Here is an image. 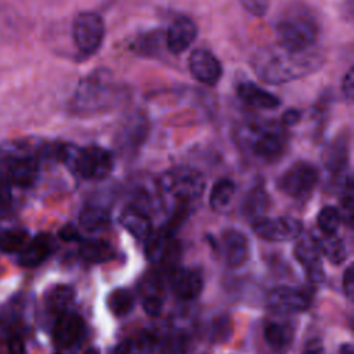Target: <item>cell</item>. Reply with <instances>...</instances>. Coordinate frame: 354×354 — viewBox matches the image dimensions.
<instances>
[{"instance_id":"6da1fadb","label":"cell","mask_w":354,"mask_h":354,"mask_svg":"<svg viewBox=\"0 0 354 354\" xmlns=\"http://www.w3.org/2000/svg\"><path fill=\"white\" fill-rule=\"evenodd\" d=\"M324 57L318 48L296 51L278 43L259 50L252 66L260 80L268 84H282L315 72Z\"/></svg>"},{"instance_id":"7a4b0ae2","label":"cell","mask_w":354,"mask_h":354,"mask_svg":"<svg viewBox=\"0 0 354 354\" xmlns=\"http://www.w3.org/2000/svg\"><path fill=\"white\" fill-rule=\"evenodd\" d=\"M122 87L106 69H97L80 80L72 98L77 115H95L113 108L122 100Z\"/></svg>"},{"instance_id":"3957f363","label":"cell","mask_w":354,"mask_h":354,"mask_svg":"<svg viewBox=\"0 0 354 354\" xmlns=\"http://www.w3.org/2000/svg\"><path fill=\"white\" fill-rule=\"evenodd\" d=\"M275 32L278 44L306 51L315 48L319 37V22L310 8L304 6H292L286 8L277 21Z\"/></svg>"},{"instance_id":"277c9868","label":"cell","mask_w":354,"mask_h":354,"mask_svg":"<svg viewBox=\"0 0 354 354\" xmlns=\"http://www.w3.org/2000/svg\"><path fill=\"white\" fill-rule=\"evenodd\" d=\"M238 137L243 148L264 163L278 160L288 144L283 127L274 122H249L241 127Z\"/></svg>"},{"instance_id":"5b68a950","label":"cell","mask_w":354,"mask_h":354,"mask_svg":"<svg viewBox=\"0 0 354 354\" xmlns=\"http://www.w3.org/2000/svg\"><path fill=\"white\" fill-rule=\"evenodd\" d=\"M160 195H167L178 205L177 209H185L205 191L203 174L189 166H178L163 173L158 181Z\"/></svg>"},{"instance_id":"8992f818","label":"cell","mask_w":354,"mask_h":354,"mask_svg":"<svg viewBox=\"0 0 354 354\" xmlns=\"http://www.w3.org/2000/svg\"><path fill=\"white\" fill-rule=\"evenodd\" d=\"M71 160L77 176L90 181L104 180L113 167L111 152L98 145H88L73 151Z\"/></svg>"},{"instance_id":"52a82bcc","label":"cell","mask_w":354,"mask_h":354,"mask_svg":"<svg viewBox=\"0 0 354 354\" xmlns=\"http://www.w3.org/2000/svg\"><path fill=\"white\" fill-rule=\"evenodd\" d=\"M105 36L104 19L94 11L79 12L72 25V39L76 48L84 55L95 54Z\"/></svg>"},{"instance_id":"ba28073f","label":"cell","mask_w":354,"mask_h":354,"mask_svg":"<svg viewBox=\"0 0 354 354\" xmlns=\"http://www.w3.org/2000/svg\"><path fill=\"white\" fill-rule=\"evenodd\" d=\"M318 169L306 160L292 163L278 178L279 189L295 199L307 198L318 183Z\"/></svg>"},{"instance_id":"9c48e42d","label":"cell","mask_w":354,"mask_h":354,"mask_svg":"<svg viewBox=\"0 0 354 354\" xmlns=\"http://www.w3.org/2000/svg\"><path fill=\"white\" fill-rule=\"evenodd\" d=\"M253 231L257 236L266 241H290L301 234L303 223L299 218L290 216H282L277 218L261 217L253 221Z\"/></svg>"},{"instance_id":"30bf717a","label":"cell","mask_w":354,"mask_h":354,"mask_svg":"<svg viewBox=\"0 0 354 354\" xmlns=\"http://www.w3.org/2000/svg\"><path fill=\"white\" fill-rule=\"evenodd\" d=\"M188 68L192 77L206 86H214L223 73L220 61L206 48H196L191 53Z\"/></svg>"},{"instance_id":"8fae6325","label":"cell","mask_w":354,"mask_h":354,"mask_svg":"<svg viewBox=\"0 0 354 354\" xmlns=\"http://www.w3.org/2000/svg\"><path fill=\"white\" fill-rule=\"evenodd\" d=\"M196 36V24L188 17H178L169 25L165 36V43L171 54L178 55L185 53L192 46Z\"/></svg>"},{"instance_id":"7c38bea8","label":"cell","mask_w":354,"mask_h":354,"mask_svg":"<svg viewBox=\"0 0 354 354\" xmlns=\"http://www.w3.org/2000/svg\"><path fill=\"white\" fill-rule=\"evenodd\" d=\"M148 123L142 113H131L120 126L118 134V145L120 151L133 153L145 141Z\"/></svg>"},{"instance_id":"4fadbf2b","label":"cell","mask_w":354,"mask_h":354,"mask_svg":"<svg viewBox=\"0 0 354 354\" xmlns=\"http://www.w3.org/2000/svg\"><path fill=\"white\" fill-rule=\"evenodd\" d=\"M267 303L271 308L279 313L304 311L310 304L308 297L303 292L289 286H278L270 290Z\"/></svg>"},{"instance_id":"5bb4252c","label":"cell","mask_w":354,"mask_h":354,"mask_svg":"<svg viewBox=\"0 0 354 354\" xmlns=\"http://www.w3.org/2000/svg\"><path fill=\"white\" fill-rule=\"evenodd\" d=\"M319 254L313 236L301 238L295 246V256L303 264L308 279L313 282H321L324 279V268Z\"/></svg>"},{"instance_id":"9a60e30c","label":"cell","mask_w":354,"mask_h":354,"mask_svg":"<svg viewBox=\"0 0 354 354\" xmlns=\"http://www.w3.org/2000/svg\"><path fill=\"white\" fill-rule=\"evenodd\" d=\"M174 295L183 300H194L202 292V277L191 268H177L170 279Z\"/></svg>"},{"instance_id":"2e32d148","label":"cell","mask_w":354,"mask_h":354,"mask_svg":"<svg viewBox=\"0 0 354 354\" xmlns=\"http://www.w3.org/2000/svg\"><path fill=\"white\" fill-rule=\"evenodd\" d=\"M236 93L241 101L256 109H277L281 104V100L277 95L264 90L253 82H242L238 86Z\"/></svg>"},{"instance_id":"e0dca14e","label":"cell","mask_w":354,"mask_h":354,"mask_svg":"<svg viewBox=\"0 0 354 354\" xmlns=\"http://www.w3.org/2000/svg\"><path fill=\"white\" fill-rule=\"evenodd\" d=\"M223 253L230 267H239L248 260L249 256V241L239 232L230 230L223 235Z\"/></svg>"},{"instance_id":"ac0fdd59","label":"cell","mask_w":354,"mask_h":354,"mask_svg":"<svg viewBox=\"0 0 354 354\" xmlns=\"http://www.w3.org/2000/svg\"><path fill=\"white\" fill-rule=\"evenodd\" d=\"M83 332V321L77 314L62 313L54 325V340L61 347L73 344Z\"/></svg>"},{"instance_id":"d6986e66","label":"cell","mask_w":354,"mask_h":354,"mask_svg":"<svg viewBox=\"0 0 354 354\" xmlns=\"http://www.w3.org/2000/svg\"><path fill=\"white\" fill-rule=\"evenodd\" d=\"M53 250V241L48 235L40 234L29 241L19 253L18 263L22 267H35L44 261Z\"/></svg>"},{"instance_id":"ffe728a7","label":"cell","mask_w":354,"mask_h":354,"mask_svg":"<svg viewBox=\"0 0 354 354\" xmlns=\"http://www.w3.org/2000/svg\"><path fill=\"white\" fill-rule=\"evenodd\" d=\"M120 223L137 239H147L151 235L152 224L149 216L133 205L124 207L120 214Z\"/></svg>"},{"instance_id":"44dd1931","label":"cell","mask_w":354,"mask_h":354,"mask_svg":"<svg viewBox=\"0 0 354 354\" xmlns=\"http://www.w3.org/2000/svg\"><path fill=\"white\" fill-rule=\"evenodd\" d=\"M348 159V137L346 134L337 136L325 149L324 163L329 173L337 174L344 170Z\"/></svg>"},{"instance_id":"7402d4cb","label":"cell","mask_w":354,"mask_h":354,"mask_svg":"<svg viewBox=\"0 0 354 354\" xmlns=\"http://www.w3.org/2000/svg\"><path fill=\"white\" fill-rule=\"evenodd\" d=\"M109 212L104 206L95 203L86 205L79 214L80 225L88 232H98L105 230L109 225Z\"/></svg>"},{"instance_id":"603a6c76","label":"cell","mask_w":354,"mask_h":354,"mask_svg":"<svg viewBox=\"0 0 354 354\" xmlns=\"http://www.w3.org/2000/svg\"><path fill=\"white\" fill-rule=\"evenodd\" d=\"M317 248L319 250V253L322 252L324 256L333 264H340L346 260V246L343 243V241L340 238L336 236V234L333 235H326V234H318V235H313Z\"/></svg>"},{"instance_id":"cb8c5ba5","label":"cell","mask_w":354,"mask_h":354,"mask_svg":"<svg viewBox=\"0 0 354 354\" xmlns=\"http://www.w3.org/2000/svg\"><path fill=\"white\" fill-rule=\"evenodd\" d=\"M268 205H270V199L267 192L261 185H257L248 192L242 205V212L246 217L254 221L263 217V214L268 209Z\"/></svg>"},{"instance_id":"d4e9b609","label":"cell","mask_w":354,"mask_h":354,"mask_svg":"<svg viewBox=\"0 0 354 354\" xmlns=\"http://www.w3.org/2000/svg\"><path fill=\"white\" fill-rule=\"evenodd\" d=\"M235 191H236V188H235V184L232 180H230V178L217 180L210 191V196H209L210 207L214 212L225 210L231 205Z\"/></svg>"},{"instance_id":"484cf974","label":"cell","mask_w":354,"mask_h":354,"mask_svg":"<svg viewBox=\"0 0 354 354\" xmlns=\"http://www.w3.org/2000/svg\"><path fill=\"white\" fill-rule=\"evenodd\" d=\"M80 256L90 263H105L113 259L112 246L101 239H88L80 245Z\"/></svg>"},{"instance_id":"4316f807","label":"cell","mask_w":354,"mask_h":354,"mask_svg":"<svg viewBox=\"0 0 354 354\" xmlns=\"http://www.w3.org/2000/svg\"><path fill=\"white\" fill-rule=\"evenodd\" d=\"M293 330L288 324L268 322L264 326V337L274 350H283L290 344Z\"/></svg>"},{"instance_id":"83f0119b","label":"cell","mask_w":354,"mask_h":354,"mask_svg":"<svg viewBox=\"0 0 354 354\" xmlns=\"http://www.w3.org/2000/svg\"><path fill=\"white\" fill-rule=\"evenodd\" d=\"M29 239V234L22 228H3L0 230V250L14 253L21 250Z\"/></svg>"},{"instance_id":"f1b7e54d","label":"cell","mask_w":354,"mask_h":354,"mask_svg":"<svg viewBox=\"0 0 354 354\" xmlns=\"http://www.w3.org/2000/svg\"><path fill=\"white\" fill-rule=\"evenodd\" d=\"M75 297V292L68 285H57L54 286L46 296L47 307L54 313H65V308L72 303Z\"/></svg>"},{"instance_id":"f546056e","label":"cell","mask_w":354,"mask_h":354,"mask_svg":"<svg viewBox=\"0 0 354 354\" xmlns=\"http://www.w3.org/2000/svg\"><path fill=\"white\" fill-rule=\"evenodd\" d=\"M106 304L112 314L122 317L131 311L134 306V297L129 289L116 288L108 295Z\"/></svg>"},{"instance_id":"4dcf8cb0","label":"cell","mask_w":354,"mask_h":354,"mask_svg":"<svg viewBox=\"0 0 354 354\" xmlns=\"http://www.w3.org/2000/svg\"><path fill=\"white\" fill-rule=\"evenodd\" d=\"M317 221H318V227L322 234L333 235V234H336V231L339 230V227L342 224L340 210H337L333 206H325L318 213Z\"/></svg>"},{"instance_id":"1f68e13d","label":"cell","mask_w":354,"mask_h":354,"mask_svg":"<svg viewBox=\"0 0 354 354\" xmlns=\"http://www.w3.org/2000/svg\"><path fill=\"white\" fill-rule=\"evenodd\" d=\"M232 335V322L228 315H218L212 322L210 336L216 343L227 342Z\"/></svg>"},{"instance_id":"d6a6232c","label":"cell","mask_w":354,"mask_h":354,"mask_svg":"<svg viewBox=\"0 0 354 354\" xmlns=\"http://www.w3.org/2000/svg\"><path fill=\"white\" fill-rule=\"evenodd\" d=\"M162 306H163V300L160 297V295L153 290V292H147L142 297V307L145 310V313L148 315H159L162 311Z\"/></svg>"},{"instance_id":"836d02e7","label":"cell","mask_w":354,"mask_h":354,"mask_svg":"<svg viewBox=\"0 0 354 354\" xmlns=\"http://www.w3.org/2000/svg\"><path fill=\"white\" fill-rule=\"evenodd\" d=\"M153 343L155 337L149 332L144 330L137 336L134 342H131V350H136L138 354H148L152 350Z\"/></svg>"},{"instance_id":"e575fe53","label":"cell","mask_w":354,"mask_h":354,"mask_svg":"<svg viewBox=\"0 0 354 354\" xmlns=\"http://www.w3.org/2000/svg\"><path fill=\"white\" fill-rule=\"evenodd\" d=\"M242 7L254 17H263L268 11L270 0H239Z\"/></svg>"},{"instance_id":"d590c367","label":"cell","mask_w":354,"mask_h":354,"mask_svg":"<svg viewBox=\"0 0 354 354\" xmlns=\"http://www.w3.org/2000/svg\"><path fill=\"white\" fill-rule=\"evenodd\" d=\"M343 288L348 299L354 295V267L348 266L343 274Z\"/></svg>"},{"instance_id":"8d00e7d4","label":"cell","mask_w":354,"mask_h":354,"mask_svg":"<svg viewBox=\"0 0 354 354\" xmlns=\"http://www.w3.org/2000/svg\"><path fill=\"white\" fill-rule=\"evenodd\" d=\"M342 90H343V94L346 98H351L353 94H354V72H353V68H350L344 77H343V83H342Z\"/></svg>"},{"instance_id":"74e56055","label":"cell","mask_w":354,"mask_h":354,"mask_svg":"<svg viewBox=\"0 0 354 354\" xmlns=\"http://www.w3.org/2000/svg\"><path fill=\"white\" fill-rule=\"evenodd\" d=\"M301 354H324V344H322V340L318 339V337H314V339H310L303 350H301Z\"/></svg>"},{"instance_id":"f35d334b","label":"cell","mask_w":354,"mask_h":354,"mask_svg":"<svg viewBox=\"0 0 354 354\" xmlns=\"http://www.w3.org/2000/svg\"><path fill=\"white\" fill-rule=\"evenodd\" d=\"M8 351L10 354H26V348L22 339L18 336L11 337L8 340Z\"/></svg>"},{"instance_id":"ab89813d","label":"cell","mask_w":354,"mask_h":354,"mask_svg":"<svg viewBox=\"0 0 354 354\" xmlns=\"http://www.w3.org/2000/svg\"><path fill=\"white\" fill-rule=\"evenodd\" d=\"M59 236L66 241V242H71V241H79V232L77 230L73 227V225H65L61 231H59Z\"/></svg>"},{"instance_id":"60d3db41","label":"cell","mask_w":354,"mask_h":354,"mask_svg":"<svg viewBox=\"0 0 354 354\" xmlns=\"http://www.w3.org/2000/svg\"><path fill=\"white\" fill-rule=\"evenodd\" d=\"M300 119V112L297 109H288L282 115V124L283 126H293L299 122Z\"/></svg>"},{"instance_id":"b9f144b4","label":"cell","mask_w":354,"mask_h":354,"mask_svg":"<svg viewBox=\"0 0 354 354\" xmlns=\"http://www.w3.org/2000/svg\"><path fill=\"white\" fill-rule=\"evenodd\" d=\"M130 351H131V340H123L113 348V354H130Z\"/></svg>"},{"instance_id":"7bdbcfd3","label":"cell","mask_w":354,"mask_h":354,"mask_svg":"<svg viewBox=\"0 0 354 354\" xmlns=\"http://www.w3.org/2000/svg\"><path fill=\"white\" fill-rule=\"evenodd\" d=\"M340 354H354V347L351 343H346L340 347Z\"/></svg>"},{"instance_id":"ee69618b","label":"cell","mask_w":354,"mask_h":354,"mask_svg":"<svg viewBox=\"0 0 354 354\" xmlns=\"http://www.w3.org/2000/svg\"><path fill=\"white\" fill-rule=\"evenodd\" d=\"M84 354H100V351L97 348H88L87 351H84Z\"/></svg>"}]
</instances>
